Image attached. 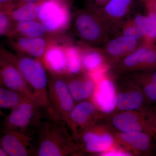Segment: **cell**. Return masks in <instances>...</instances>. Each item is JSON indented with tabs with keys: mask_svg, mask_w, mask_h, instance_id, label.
Wrapping results in <instances>:
<instances>
[{
	"mask_svg": "<svg viewBox=\"0 0 156 156\" xmlns=\"http://www.w3.org/2000/svg\"><path fill=\"white\" fill-rule=\"evenodd\" d=\"M0 84L37 103L33 92L23 78L17 68L1 53Z\"/></svg>",
	"mask_w": 156,
	"mask_h": 156,
	"instance_id": "obj_7",
	"label": "cell"
},
{
	"mask_svg": "<svg viewBox=\"0 0 156 156\" xmlns=\"http://www.w3.org/2000/svg\"><path fill=\"white\" fill-rule=\"evenodd\" d=\"M48 115L44 109L36 102L27 101L11 109L3 122V130H15L30 134Z\"/></svg>",
	"mask_w": 156,
	"mask_h": 156,
	"instance_id": "obj_3",
	"label": "cell"
},
{
	"mask_svg": "<svg viewBox=\"0 0 156 156\" xmlns=\"http://www.w3.org/2000/svg\"><path fill=\"white\" fill-rule=\"evenodd\" d=\"M144 91L148 98L156 101V83L149 82L144 83Z\"/></svg>",
	"mask_w": 156,
	"mask_h": 156,
	"instance_id": "obj_29",
	"label": "cell"
},
{
	"mask_svg": "<svg viewBox=\"0 0 156 156\" xmlns=\"http://www.w3.org/2000/svg\"><path fill=\"white\" fill-rule=\"evenodd\" d=\"M92 14L89 11H79L75 17L76 32L80 39L86 43L96 42L103 35L102 26Z\"/></svg>",
	"mask_w": 156,
	"mask_h": 156,
	"instance_id": "obj_9",
	"label": "cell"
},
{
	"mask_svg": "<svg viewBox=\"0 0 156 156\" xmlns=\"http://www.w3.org/2000/svg\"><path fill=\"white\" fill-rule=\"evenodd\" d=\"M121 137L123 140L138 150L147 151L150 148V138L142 131L123 132L121 134Z\"/></svg>",
	"mask_w": 156,
	"mask_h": 156,
	"instance_id": "obj_23",
	"label": "cell"
},
{
	"mask_svg": "<svg viewBox=\"0 0 156 156\" xmlns=\"http://www.w3.org/2000/svg\"><path fill=\"white\" fill-rule=\"evenodd\" d=\"M31 134L12 130H3L0 145L8 156L35 155L36 147Z\"/></svg>",
	"mask_w": 156,
	"mask_h": 156,
	"instance_id": "obj_6",
	"label": "cell"
},
{
	"mask_svg": "<svg viewBox=\"0 0 156 156\" xmlns=\"http://www.w3.org/2000/svg\"><path fill=\"white\" fill-rule=\"evenodd\" d=\"M146 3L149 12L156 14V0H147Z\"/></svg>",
	"mask_w": 156,
	"mask_h": 156,
	"instance_id": "obj_31",
	"label": "cell"
},
{
	"mask_svg": "<svg viewBox=\"0 0 156 156\" xmlns=\"http://www.w3.org/2000/svg\"><path fill=\"white\" fill-rule=\"evenodd\" d=\"M15 23L7 11H0V38L11 37L13 35Z\"/></svg>",
	"mask_w": 156,
	"mask_h": 156,
	"instance_id": "obj_26",
	"label": "cell"
},
{
	"mask_svg": "<svg viewBox=\"0 0 156 156\" xmlns=\"http://www.w3.org/2000/svg\"><path fill=\"white\" fill-rule=\"evenodd\" d=\"M70 14L67 0H43L40 4L38 20L50 35L58 36L68 27Z\"/></svg>",
	"mask_w": 156,
	"mask_h": 156,
	"instance_id": "obj_4",
	"label": "cell"
},
{
	"mask_svg": "<svg viewBox=\"0 0 156 156\" xmlns=\"http://www.w3.org/2000/svg\"><path fill=\"white\" fill-rule=\"evenodd\" d=\"M94 112L95 107L92 103L89 101L80 102L73 109L68 122L70 121L74 126H84Z\"/></svg>",
	"mask_w": 156,
	"mask_h": 156,
	"instance_id": "obj_19",
	"label": "cell"
},
{
	"mask_svg": "<svg viewBox=\"0 0 156 156\" xmlns=\"http://www.w3.org/2000/svg\"><path fill=\"white\" fill-rule=\"evenodd\" d=\"M0 156H8L1 145H0Z\"/></svg>",
	"mask_w": 156,
	"mask_h": 156,
	"instance_id": "obj_37",
	"label": "cell"
},
{
	"mask_svg": "<svg viewBox=\"0 0 156 156\" xmlns=\"http://www.w3.org/2000/svg\"><path fill=\"white\" fill-rule=\"evenodd\" d=\"M28 100H31L22 94L0 84V108L11 109Z\"/></svg>",
	"mask_w": 156,
	"mask_h": 156,
	"instance_id": "obj_22",
	"label": "cell"
},
{
	"mask_svg": "<svg viewBox=\"0 0 156 156\" xmlns=\"http://www.w3.org/2000/svg\"><path fill=\"white\" fill-rule=\"evenodd\" d=\"M137 39L124 35L113 39L106 46L108 53L113 56L125 55L134 50L138 44Z\"/></svg>",
	"mask_w": 156,
	"mask_h": 156,
	"instance_id": "obj_15",
	"label": "cell"
},
{
	"mask_svg": "<svg viewBox=\"0 0 156 156\" xmlns=\"http://www.w3.org/2000/svg\"><path fill=\"white\" fill-rule=\"evenodd\" d=\"M136 115L131 113H123L114 118L113 123L120 131L123 132L142 131L144 125Z\"/></svg>",
	"mask_w": 156,
	"mask_h": 156,
	"instance_id": "obj_18",
	"label": "cell"
},
{
	"mask_svg": "<svg viewBox=\"0 0 156 156\" xmlns=\"http://www.w3.org/2000/svg\"><path fill=\"white\" fill-rule=\"evenodd\" d=\"M123 33H124V35L135 38L137 40L143 38L141 35L133 24L127 27L124 29Z\"/></svg>",
	"mask_w": 156,
	"mask_h": 156,
	"instance_id": "obj_30",
	"label": "cell"
},
{
	"mask_svg": "<svg viewBox=\"0 0 156 156\" xmlns=\"http://www.w3.org/2000/svg\"><path fill=\"white\" fill-rule=\"evenodd\" d=\"M41 2H16L8 12L14 23L37 20Z\"/></svg>",
	"mask_w": 156,
	"mask_h": 156,
	"instance_id": "obj_12",
	"label": "cell"
},
{
	"mask_svg": "<svg viewBox=\"0 0 156 156\" xmlns=\"http://www.w3.org/2000/svg\"><path fill=\"white\" fill-rule=\"evenodd\" d=\"M104 156H129L130 154L127 153L122 152L118 151H114L109 152L104 154Z\"/></svg>",
	"mask_w": 156,
	"mask_h": 156,
	"instance_id": "obj_33",
	"label": "cell"
},
{
	"mask_svg": "<svg viewBox=\"0 0 156 156\" xmlns=\"http://www.w3.org/2000/svg\"><path fill=\"white\" fill-rule=\"evenodd\" d=\"M133 24L144 39L150 29L151 22L149 17L141 15L136 16Z\"/></svg>",
	"mask_w": 156,
	"mask_h": 156,
	"instance_id": "obj_27",
	"label": "cell"
},
{
	"mask_svg": "<svg viewBox=\"0 0 156 156\" xmlns=\"http://www.w3.org/2000/svg\"><path fill=\"white\" fill-rule=\"evenodd\" d=\"M85 50L83 54L81 53L82 65L86 69L93 70L101 64L102 61V56L100 53L94 50Z\"/></svg>",
	"mask_w": 156,
	"mask_h": 156,
	"instance_id": "obj_25",
	"label": "cell"
},
{
	"mask_svg": "<svg viewBox=\"0 0 156 156\" xmlns=\"http://www.w3.org/2000/svg\"><path fill=\"white\" fill-rule=\"evenodd\" d=\"M48 95L52 112L51 116L68 123L74 108V99L64 76L49 75Z\"/></svg>",
	"mask_w": 156,
	"mask_h": 156,
	"instance_id": "obj_5",
	"label": "cell"
},
{
	"mask_svg": "<svg viewBox=\"0 0 156 156\" xmlns=\"http://www.w3.org/2000/svg\"><path fill=\"white\" fill-rule=\"evenodd\" d=\"M154 129H155V130L156 131V122H155V124Z\"/></svg>",
	"mask_w": 156,
	"mask_h": 156,
	"instance_id": "obj_39",
	"label": "cell"
},
{
	"mask_svg": "<svg viewBox=\"0 0 156 156\" xmlns=\"http://www.w3.org/2000/svg\"><path fill=\"white\" fill-rule=\"evenodd\" d=\"M16 2V0H0V3L5 7L7 11H9Z\"/></svg>",
	"mask_w": 156,
	"mask_h": 156,
	"instance_id": "obj_32",
	"label": "cell"
},
{
	"mask_svg": "<svg viewBox=\"0 0 156 156\" xmlns=\"http://www.w3.org/2000/svg\"><path fill=\"white\" fill-rule=\"evenodd\" d=\"M100 88L95 95V101L102 111L111 112L116 105L114 85L112 81L105 80L101 82Z\"/></svg>",
	"mask_w": 156,
	"mask_h": 156,
	"instance_id": "obj_14",
	"label": "cell"
},
{
	"mask_svg": "<svg viewBox=\"0 0 156 156\" xmlns=\"http://www.w3.org/2000/svg\"><path fill=\"white\" fill-rule=\"evenodd\" d=\"M148 17L150 20V29L144 39L145 43L153 44L156 40V14L149 12Z\"/></svg>",
	"mask_w": 156,
	"mask_h": 156,
	"instance_id": "obj_28",
	"label": "cell"
},
{
	"mask_svg": "<svg viewBox=\"0 0 156 156\" xmlns=\"http://www.w3.org/2000/svg\"><path fill=\"white\" fill-rule=\"evenodd\" d=\"M41 61L50 75L64 76L67 73L65 48L57 41L48 47Z\"/></svg>",
	"mask_w": 156,
	"mask_h": 156,
	"instance_id": "obj_10",
	"label": "cell"
},
{
	"mask_svg": "<svg viewBox=\"0 0 156 156\" xmlns=\"http://www.w3.org/2000/svg\"><path fill=\"white\" fill-rule=\"evenodd\" d=\"M55 37H29L14 36L9 38L11 48L16 53L41 60L51 44L56 41Z\"/></svg>",
	"mask_w": 156,
	"mask_h": 156,
	"instance_id": "obj_8",
	"label": "cell"
},
{
	"mask_svg": "<svg viewBox=\"0 0 156 156\" xmlns=\"http://www.w3.org/2000/svg\"><path fill=\"white\" fill-rule=\"evenodd\" d=\"M43 0H16V2H39Z\"/></svg>",
	"mask_w": 156,
	"mask_h": 156,
	"instance_id": "obj_36",
	"label": "cell"
},
{
	"mask_svg": "<svg viewBox=\"0 0 156 156\" xmlns=\"http://www.w3.org/2000/svg\"><path fill=\"white\" fill-rule=\"evenodd\" d=\"M142 1H143V2H146L147 1V0H142Z\"/></svg>",
	"mask_w": 156,
	"mask_h": 156,
	"instance_id": "obj_40",
	"label": "cell"
},
{
	"mask_svg": "<svg viewBox=\"0 0 156 156\" xmlns=\"http://www.w3.org/2000/svg\"><path fill=\"white\" fill-rule=\"evenodd\" d=\"M64 123L49 115L44 120L37 129V141L35 156H66L72 151L73 145Z\"/></svg>",
	"mask_w": 156,
	"mask_h": 156,
	"instance_id": "obj_2",
	"label": "cell"
},
{
	"mask_svg": "<svg viewBox=\"0 0 156 156\" xmlns=\"http://www.w3.org/2000/svg\"><path fill=\"white\" fill-rule=\"evenodd\" d=\"M133 0H109L103 6L105 14L113 19L122 18L132 6Z\"/></svg>",
	"mask_w": 156,
	"mask_h": 156,
	"instance_id": "obj_21",
	"label": "cell"
},
{
	"mask_svg": "<svg viewBox=\"0 0 156 156\" xmlns=\"http://www.w3.org/2000/svg\"><path fill=\"white\" fill-rule=\"evenodd\" d=\"M89 2L92 3V5H99L103 6L109 0H88Z\"/></svg>",
	"mask_w": 156,
	"mask_h": 156,
	"instance_id": "obj_34",
	"label": "cell"
},
{
	"mask_svg": "<svg viewBox=\"0 0 156 156\" xmlns=\"http://www.w3.org/2000/svg\"><path fill=\"white\" fill-rule=\"evenodd\" d=\"M0 53L13 63L31 89L37 103L52 115L49 95L48 71L41 60L26 55L14 53L0 46Z\"/></svg>",
	"mask_w": 156,
	"mask_h": 156,
	"instance_id": "obj_1",
	"label": "cell"
},
{
	"mask_svg": "<svg viewBox=\"0 0 156 156\" xmlns=\"http://www.w3.org/2000/svg\"><path fill=\"white\" fill-rule=\"evenodd\" d=\"M102 70H99L96 71L93 73L92 76H93V79L96 81H98L100 80L101 78L102 75Z\"/></svg>",
	"mask_w": 156,
	"mask_h": 156,
	"instance_id": "obj_35",
	"label": "cell"
},
{
	"mask_svg": "<svg viewBox=\"0 0 156 156\" xmlns=\"http://www.w3.org/2000/svg\"><path fill=\"white\" fill-rule=\"evenodd\" d=\"M66 81L74 100L80 101L87 99L93 92L94 85L90 80L74 79Z\"/></svg>",
	"mask_w": 156,
	"mask_h": 156,
	"instance_id": "obj_16",
	"label": "cell"
},
{
	"mask_svg": "<svg viewBox=\"0 0 156 156\" xmlns=\"http://www.w3.org/2000/svg\"><path fill=\"white\" fill-rule=\"evenodd\" d=\"M17 36L29 37H53L50 35L45 27L38 20L15 23L13 35L11 37Z\"/></svg>",
	"mask_w": 156,
	"mask_h": 156,
	"instance_id": "obj_13",
	"label": "cell"
},
{
	"mask_svg": "<svg viewBox=\"0 0 156 156\" xmlns=\"http://www.w3.org/2000/svg\"><path fill=\"white\" fill-rule=\"evenodd\" d=\"M85 147L90 152L103 151L109 148L113 142L112 137L108 134L98 136L91 132H86L83 136Z\"/></svg>",
	"mask_w": 156,
	"mask_h": 156,
	"instance_id": "obj_17",
	"label": "cell"
},
{
	"mask_svg": "<svg viewBox=\"0 0 156 156\" xmlns=\"http://www.w3.org/2000/svg\"><path fill=\"white\" fill-rule=\"evenodd\" d=\"M124 63L128 67L140 66L151 68L156 67V48L153 44H147L127 56Z\"/></svg>",
	"mask_w": 156,
	"mask_h": 156,
	"instance_id": "obj_11",
	"label": "cell"
},
{
	"mask_svg": "<svg viewBox=\"0 0 156 156\" xmlns=\"http://www.w3.org/2000/svg\"><path fill=\"white\" fill-rule=\"evenodd\" d=\"M67 58V73L76 74L80 71L82 66L81 50L73 46L64 45Z\"/></svg>",
	"mask_w": 156,
	"mask_h": 156,
	"instance_id": "obj_24",
	"label": "cell"
},
{
	"mask_svg": "<svg viewBox=\"0 0 156 156\" xmlns=\"http://www.w3.org/2000/svg\"><path fill=\"white\" fill-rule=\"evenodd\" d=\"M144 101V96L139 91L118 94L115 98V104L123 110H132L139 108Z\"/></svg>",
	"mask_w": 156,
	"mask_h": 156,
	"instance_id": "obj_20",
	"label": "cell"
},
{
	"mask_svg": "<svg viewBox=\"0 0 156 156\" xmlns=\"http://www.w3.org/2000/svg\"><path fill=\"white\" fill-rule=\"evenodd\" d=\"M7 11L5 7L2 3H0V11Z\"/></svg>",
	"mask_w": 156,
	"mask_h": 156,
	"instance_id": "obj_38",
	"label": "cell"
}]
</instances>
